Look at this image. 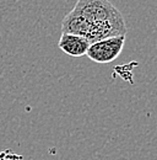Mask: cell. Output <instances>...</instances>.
<instances>
[{"label": "cell", "instance_id": "3957f363", "mask_svg": "<svg viewBox=\"0 0 157 160\" xmlns=\"http://www.w3.org/2000/svg\"><path fill=\"white\" fill-rule=\"evenodd\" d=\"M90 42L85 37H81L73 33H61L58 42V47L68 56L71 57H82L87 53Z\"/></svg>", "mask_w": 157, "mask_h": 160}, {"label": "cell", "instance_id": "7a4b0ae2", "mask_svg": "<svg viewBox=\"0 0 157 160\" xmlns=\"http://www.w3.org/2000/svg\"><path fill=\"white\" fill-rule=\"evenodd\" d=\"M125 43V35L113 36L90 44L86 56L96 63H111L117 59Z\"/></svg>", "mask_w": 157, "mask_h": 160}, {"label": "cell", "instance_id": "6da1fadb", "mask_svg": "<svg viewBox=\"0 0 157 160\" xmlns=\"http://www.w3.org/2000/svg\"><path fill=\"white\" fill-rule=\"evenodd\" d=\"M63 33L85 37L90 43L113 36L126 35L121 12L108 0H78L64 18Z\"/></svg>", "mask_w": 157, "mask_h": 160}]
</instances>
